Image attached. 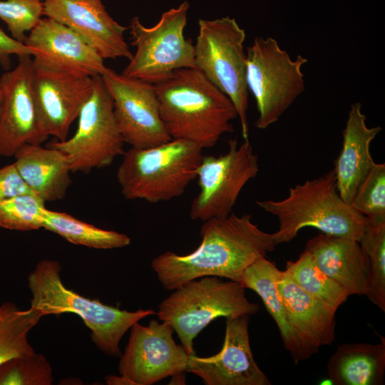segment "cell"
<instances>
[{"label": "cell", "instance_id": "1", "mask_svg": "<svg viewBox=\"0 0 385 385\" xmlns=\"http://www.w3.org/2000/svg\"><path fill=\"white\" fill-rule=\"evenodd\" d=\"M202 222L201 242L194 251L185 255L166 251L151 261V267L165 289L172 291L205 276L240 283L247 267L275 250L273 234L261 230L250 214L232 212Z\"/></svg>", "mask_w": 385, "mask_h": 385}, {"label": "cell", "instance_id": "2", "mask_svg": "<svg viewBox=\"0 0 385 385\" xmlns=\"http://www.w3.org/2000/svg\"><path fill=\"white\" fill-rule=\"evenodd\" d=\"M161 118L172 139L213 148L234 131L237 117L230 99L196 68H180L154 84Z\"/></svg>", "mask_w": 385, "mask_h": 385}, {"label": "cell", "instance_id": "3", "mask_svg": "<svg viewBox=\"0 0 385 385\" xmlns=\"http://www.w3.org/2000/svg\"><path fill=\"white\" fill-rule=\"evenodd\" d=\"M256 204L278 220V230L272 233L276 246L291 242L306 227L359 241L369 221L341 197L334 170L289 188L282 200Z\"/></svg>", "mask_w": 385, "mask_h": 385}, {"label": "cell", "instance_id": "4", "mask_svg": "<svg viewBox=\"0 0 385 385\" xmlns=\"http://www.w3.org/2000/svg\"><path fill=\"white\" fill-rule=\"evenodd\" d=\"M58 262L42 260L28 277L32 294L31 307L43 316L71 312L78 314L91 332V337L105 354L120 356V342L124 334L140 319L155 314L153 309L121 310L90 299L63 284Z\"/></svg>", "mask_w": 385, "mask_h": 385}, {"label": "cell", "instance_id": "5", "mask_svg": "<svg viewBox=\"0 0 385 385\" xmlns=\"http://www.w3.org/2000/svg\"><path fill=\"white\" fill-rule=\"evenodd\" d=\"M202 148L182 139L145 148H130L123 154L116 178L127 200L151 203L182 195L196 179Z\"/></svg>", "mask_w": 385, "mask_h": 385}, {"label": "cell", "instance_id": "6", "mask_svg": "<svg viewBox=\"0 0 385 385\" xmlns=\"http://www.w3.org/2000/svg\"><path fill=\"white\" fill-rule=\"evenodd\" d=\"M257 304L250 302L237 282L215 276L186 282L171 291L158 305L157 315L170 324L189 355L194 354L197 335L215 319L254 315Z\"/></svg>", "mask_w": 385, "mask_h": 385}, {"label": "cell", "instance_id": "7", "mask_svg": "<svg viewBox=\"0 0 385 385\" xmlns=\"http://www.w3.org/2000/svg\"><path fill=\"white\" fill-rule=\"evenodd\" d=\"M195 46V67L233 103L245 140L249 136L247 118L245 31L228 16L200 19Z\"/></svg>", "mask_w": 385, "mask_h": 385}, {"label": "cell", "instance_id": "8", "mask_svg": "<svg viewBox=\"0 0 385 385\" xmlns=\"http://www.w3.org/2000/svg\"><path fill=\"white\" fill-rule=\"evenodd\" d=\"M307 61L301 55L292 59L274 38H255L246 52V82L256 101V128L275 123L304 91L302 68Z\"/></svg>", "mask_w": 385, "mask_h": 385}, {"label": "cell", "instance_id": "9", "mask_svg": "<svg viewBox=\"0 0 385 385\" xmlns=\"http://www.w3.org/2000/svg\"><path fill=\"white\" fill-rule=\"evenodd\" d=\"M189 7L190 4L184 1L169 9L152 27L145 26L137 16L131 19V44L136 51L123 75L155 84L178 69L196 68L195 46L184 36Z\"/></svg>", "mask_w": 385, "mask_h": 385}, {"label": "cell", "instance_id": "10", "mask_svg": "<svg viewBox=\"0 0 385 385\" xmlns=\"http://www.w3.org/2000/svg\"><path fill=\"white\" fill-rule=\"evenodd\" d=\"M78 118L77 130L71 138L48 145L66 155L72 172L87 173L107 167L123 154L125 142L117 125L113 100L101 76H94L93 92Z\"/></svg>", "mask_w": 385, "mask_h": 385}, {"label": "cell", "instance_id": "11", "mask_svg": "<svg viewBox=\"0 0 385 385\" xmlns=\"http://www.w3.org/2000/svg\"><path fill=\"white\" fill-rule=\"evenodd\" d=\"M219 156H202L197 170L199 192L191 203L190 217L204 222L230 215L245 185L259 171L258 156L249 140L228 142Z\"/></svg>", "mask_w": 385, "mask_h": 385}, {"label": "cell", "instance_id": "12", "mask_svg": "<svg viewBox=\"0 0 385 385\" xmlns=\"http://www.w3.org/2000/svg\"><path fill=\"white\" fill-rule=\"evenodd\" d=\"M101 76L112 98L117 125L125 143L145 148L172 139L161 118L154 84L110 68Z\"/></svg>", "mask_w": 385, "mask_h": 385}, {"label": "cell", "instance_id": "13", "mask_svg": "<svg viewBox=\"0 0 385 385\" xmlns=\"http://www.w3.org/2000/svg\"><path fill=\"white\" fill-rule=\"evenodd\" d=\"M170 323L152 319L130 328L128 342L120 355L118 371L133 385H152L185 371L189 354L173 339Z\"/></svg>", "mask_w": 385, "mask_h": 385}, {"label": "cell", "instance_id": "14", "mask_svg": "<svg viewBox=\"0 0 385 385\" xmlns=\"http://www.w3.org/2000/svg\"><path fill=\"white\" fill-rule=\"evenodd\" d=\"M31 56H18L16 67L0 77V156H14L24 145H41L48 138L38 120Z\"/></svg>", "mask_w": 385, "mask_h": 385}, {"label": "cell", "instance_id": "15", "mask_svg": "<svg viewBox=\"0 0 385 385\" xmlns=\"http://www.w3.org/2000/svg\"><path fill=\"white\" fill-rule=\"evenodd\" d=\"M34 96L41 130L48 137L64 140L93 92L94 76L34 64Z\"/></svg>", "mask_w": 385, "mask_h": 385}, {"label": "cell", "instance_id": "16", "mask_svg": "<svg viewBox=\"0 0 385 385\" xmlns=\"http://www.w3.org/2000/svg\"><path fill=\"white\" fill-rule=\"evenodd\" d=\"M249 316L226 319L223 346L209 357L189 355L185 371L206 385H270L255 362L250 343Z\"/></svg>", "mask_w": 385, "mask_h": 385}, {"label": "cell", "instance_id": "17", "mask_svg": "<svg viewBox=\"0 0 385 385\" xmlns=\"http://www.w3.org/2000/svg\"><path fill=\"white\" fill-rule=\"evenodd\" d=\"M43 15L64 24L105 59L133 54L124 38L128 27L116 22L101 0H43Z\"/></svg>", "mask_w": 385, "mask_h": 385}, {"label": "cell", "instance_id": "18", "mask_svg": "<svg viewBox=\"0 0 385 385\" xmlns=\"http://www.w3.org/2000/svg\"><path fill=\"white\" fill-rule=\"evenodd\" d=\"M24 43L34 55V65L90 76L108 69L104 59L72 29L51 18H41Z\"/></svg>", "mask_w": 385, "mask_h": 385}, {"label": "cell", "instance_id": "19", "mask_svg": "<svg viewBox=\"0 0 385 385\" xmlns=\"http://www.w3.org/2000/svg\"><path fill=\"white\" fill-rule=\"evenodd\" d=\"M305 250L319 268L350 295L369 292L368 258L358 240L320 232L308 240Z\"/></svg>", "mask_w": 385, "mask_h": 385}, {"label": "cell", "instance_id": "20", "mask_svg": "<svg viewBox=\"0 0 385 385\" xmlns=\"http://www.w3.org/2000/svg\"><path fill=\"white\" fill-rule=\"evenodd\" d=\"M277 288L290 327L311 354L332 344L335 339L336 312L304 291L286 270L281 271Z\"/></svg>", "mask_w": 385, "mask_h": 385}, {"label": "cell", "instance_id": "21", "mask_svg": "<svg viewBox=\"0 0 385 385\" xmlns=\"http://www.w3.org/2000/svg\"><path fill=\"white\" fill-rule=\"evenodd\" d=\"M366 119L361 104H352L342 132V148L335 161L334 171L337 189L341 197L349 205L359 185L376 163L370 145L381 128L369 127Z\"/></svg>", "mask_w": 385, "mask_h": 385}, {"label": "cell", "instance_id": "22", "mask_svg": "<svg viewBox=\"0 0 385 385\" xmlns=\"http://www.w3.org/2000/svg\"><path fill=\"white\" fill-rule=\"evenodd\" d=\"M14 165L21 177L45 202L63 199L71 183V169L61 150L41 145H25L14 154Z\"/></svg>", "mask_w": 385, "mask_h": 385}, {"label": "cell", "instance_id": "23", "mask_svg": "<svg viewBox=\"0 0 385 385\" xmlns=\"http://www.w3.org/2000/svg\"><path fill=\"white\" fill-rule=\"evenodd\" d=\"M282 270L266 257L257 260L245 270L240 284L256 292L274 320L284 348L297 364L312 354L290 327L278 291L277 279Z\"/></svg>", "mask_w": 385, "mask_h": 385}, {"label": "cell", "instance_id": "24", "mask_svg": "<svg viewBox=\"0 0 385 385\" xmlns=\"http://www.w3.org/2000/svg\"><path fill=\"white\" fill-rule=\"evenodd\" d=\"M381 343L339 345L327 364L328 379L334 385H382L385 375V340Z\"/></svg>", "mask_w": 385, "mask_h": 385}, {"label": "cell", "instance_id": "25", "mask_svg": "<svg viewBox=\"0 0 385 385\" xmlns=\"http://www.w3.org/2000/svg\"><path fill=\"white\" fill-rule=\"evenodd\" d=\"M42 221V227L74 245L109 250L128 246L131 242L123 233L99 228L67 213L46 207L43 210Z\"/></svg>", "mask_w": 385, "mask_h": 385}, {"label": "cell", "instance_id": "26", "mask_svg": "<svg viewBox=\"0 0 385 385\" xmlns=\"http://www.w3.org/2000/svg\"><path fill=\"white\" fill-rule=\"evenodd\" d=\"M42 317L38 310L31 307L21 310L11 302L0 306V366L11 359L35 352L27 336Z\"/></svg>", "mask_w": 385, "mask_h": 385}, {"label": "cell", "instance_id": "27", "mask_svg": "<svg viewBox=\"0 0 385 385\" xmlns=\"http://www.w3.org/2000/svg\"><path fill=\"white\" fill-rule=\"evenodd\" d=\"M285 270L304 291L334 312L349 297L344 288L319 268L307 250L297 260L287 262Z\"/></svg>", "mask_w": 385, "mask_h": 385}, {"label": "cell", "instance_id": "28", "mask_svg": "<svg viewBox=\"0 0 385 385\" xmlns=\"http://www.w3.org/2000/svg\"><path fill=\"white\" fill-rule=\"evenodd\" d=\"M359 242L369 261L370 287L367 298L384 312L385 222L369 220Z\"/></svg>", "mask_w": 385, "mask_h": 385}, {"label": "cell", "instance_id": "29", "mask_svg": "<svg viewBox=\"0 0 385 385\" xmlns=\"http://www.w3.org/2000/svg\"><path fill=\"white\" fill-rule=\"evenodd\" d=\"M45 201L33 192L0 201V227L18 231L38 230L43 226Z\"/></svg>", "mask_w": 385, "mask_h": 385}, {"label": "cell", "instance_id": "30", "mask_svg": "<svg viewBox=\"0 0 385 385\" xmlns=\"http://www.w3.org/2000/svg\"><path fill=\"white\" fill-rule=\"evenodd\" d=\"M52 368L41 354L11 359L0 366V385H51Z\"/></svg>", "mask_w": 385, "mask_h": 385}, {"label": "cell", "instance_id": "31", "mask_svg": "<svg viewBox=\"0 0 385 385\" xmlns=\"http://www.w3.org/2000/svg\"><path fill=\"white\" fill-rule=\"evenodd\" d=\"M351 205L371 220L385 222L384 163H375L356 189Z\"/></svg>", "mask_w": 385, "mask_h": 385}, {"label": "cell", "instance_id": "32", "mask_svg": "<svg viewBox=\"0 0 385 385\" xmlns=\"http://www.w3.org/2000/svg\"><path fill=\"white\" fill-rule=\"evenodd\" d=\"M43 15V0L0 1V19L5 22L11 37L24 43Z\"/></svg>", "mask_w": 385, "mask_h": 385}, {"label": "cell", "instance_id": "33", "mask_svg": "<svg viewBox=\"0 0 385 385\" xmlns=\"http://www.w3.org/2000/svg\"><path fill=\"white\" fill-rule=\"evenodd\" d=\"M29 192H33L21 177L14 163L0 168V201Z\"/></svg>", "mask_w": 385, "mask_h": 385}, {"label": "cell", "instance_id": "34", "mask_svg": "<svg viewBox=\"0 0 385 385\" xmlns=\"http://www.w3.org/2000/svg\"><path fill=\"white\" fill-rule=\"evenodd\" d=\"M12 55L34 56V52L24 43L8 36L0 28V63L5 68L8 67L10 64V56Z\"/></svg>", "mask_w": 385, "mask_h": 385}, {"label": "cell", "instance_id": "35", "mask_svg": "<svg viewBox=\"0 0 385 385\" xmlns=\"http://www.w3.org/2000/svg\"><path fill=\"white\" fill-rule=\"evenodd\" d=\"M106 383L108 384L111 385H120V384H128V385H133L132 383L126 379L125 378L121 376L120 375L119 376H108L106 378Z\"/></svg>", "mask_w": 385, "mask_h": 385}, {"label": "cell", "instance_id": "36", "mask_svg": "<svg viewBox=\"0 0 385 385\" xmlns=\"http://www.w3.org/2000/svg\"><path fill=\"white\" fill-rule=\"evenodd\" d=\"M0 104H1V98H0Z\"/></svg>", "mask_w": 385, "mask_h": 385}]
</instances>
